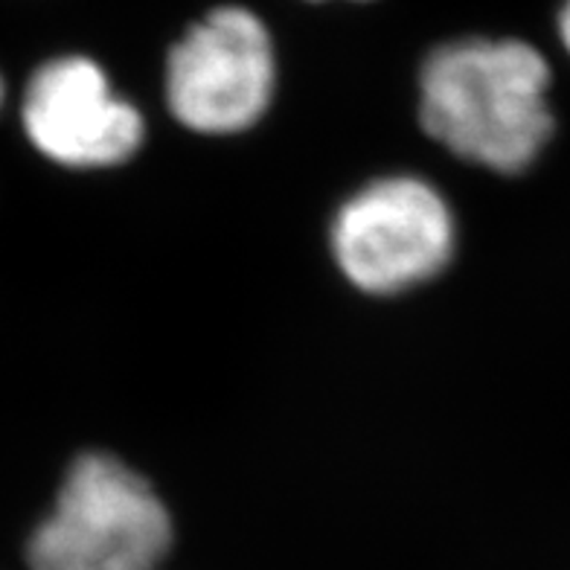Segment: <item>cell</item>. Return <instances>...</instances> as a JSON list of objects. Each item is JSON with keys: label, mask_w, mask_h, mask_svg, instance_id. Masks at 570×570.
<instances>
[{"label": "cell", "mask_w": 570, "mask_h": 570, "mask_svg": "<svg viewBox=\"0 0 570 570\" xmlns=\"http://www.w3.org/2000/svg\"><path fill=\"white\" fill-rule=\"evenodd\" d=\"M548 88V61L524 41H451L422 68V128L463 160L524 173L553 135Z\"/></svg>", "instance_id": "cell-1"}, {"label": "cell", "mask_w": 570, "mask_h": 570, "mask_svg": "<svg viewBox=\"0 0 570 570\" xmlns=\"http://www.w3.org/2000/svg\"><path fill=\"white\" fill-rule=\"evenodd\" d=\"M173 521L146 478L111 454L70 465L56 507L27 544L30 570H155Z\"/></svg>", "instance_id": "cell-2"}, {"label": "cell", "mask_w": 570, "mask_h": 570, "mask_svg": "<svg viewBox=\"0 0 570 570\" xmlns=\"http://www.w3.org/2000/svg\"><path fill=\"white\" fill-rule=\"evenodd\" d=\"M454 216L431 184L413 175L373 180L332 225V254L344 277L367 294H399L449 265Z\"/></svg>", "instance_id": "cell-3"}, {"label": "cell", "mask_w": 570, "mask_h": 570, "mask_svg": "<svg viewBox=\"0 0 570 570\" xmlns=\"http://www.w3.org/2000/svg\"><path fill=\"white\" fill-rule=\"evenodd\" d=\"M277 82L265 23L245 7L213 9L173 47L166 102L175 120L198 135H236L271 106Z\"/></svg>", "instance_id": "cell-4"}, {"label": "cell", "mask_w": 570, "mask_h": 570, "mask_svg": "<svg viewBox=\"0 0 570 570\" xmlns=\"http://www.w3.org/2000/svg\"><path fill=\"white\" fill-rule=\"evenodd\" d=\"M21 122L45 158L68 169H102L128 160L142 142V117L85 56H61L32 73Z\"/></svg>", "instance_id": "cell-5"}, {"label": "cell", "mask_w": 570, "mask_h": 570, "mask_svg": "<svg viewBox=\"0 0 570 570\" xmlns=\"http://www.w3.org/2000/svg\"><path fill=\"white\" fill-rule=\"evenodd\" d=\"M559 36H562L564 50L570 53V0H564L562 12H559Z\"/></svg>", "instance_id": "cell-6"}, {"label": "cell", "mask_w": 570, "mask_h": 570, "mask_svg": "<svg viewBox=\"0 0 570 570\" xmlns=\"http://www.w3.org/2000/svg\"><path fill=\"white\" fill-rule=\"evenodd\" d=\"M0 106H3V79H0Z\"/></svg>", "instance_id": "cell-7"}]
</instances>
